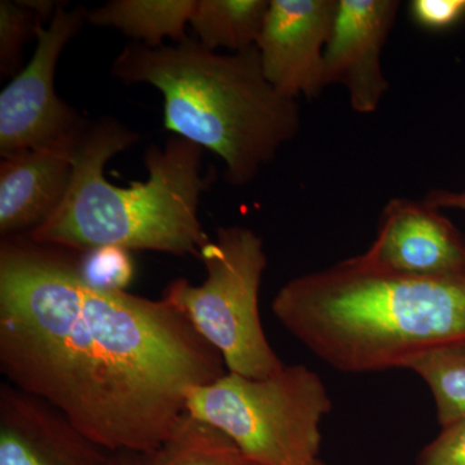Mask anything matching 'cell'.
<instances>
[{
  "instance_id": "13",
  "label": "cell",
  "mask_w": 465,
  "mask_h": 465,
  "mask_svg": "<svg viewBox=\"0 0 465 465\" xmlns=\"http://www.w3.org/2000/svg\"><path fill=\"white\" fill-rule=\"evenodd\" d=\"M197 0H110L88 11L92 25L113 27L134 42L157 48L164 39L182 42Z\"/></svg>"
},
{
  "instance_id": "5",
  "label": "cell",
  "mask_w": 465,
  "mask_h": 465,
  "mask_svg": "<svg viewBox=\"0 0 465 465\" xmlns=\"http://www.w3.org/2000/svg\"><path fill=\"white\" fill-rule=\"evenodd\" d=\"M331 409L322 379L305 365L264 379L226 372L185 394L186 411L223 430L256 465L316 460L321 424Z\"/></svg>"
},
{
  "instance_id": "15",
  "label": "cell",
  "mask_w": 465,
  "mask_h": 465,
  "mask_svg": "<svg viewBox=\"0 0 465 465\" xmlns=\"http://www.w3.org/2000/svg\"><path fill=\"white\" fill-rule=\"evenodd\" d=\"M268 8L269 0H197L189 25L208 50L241 54L256 48Z\"/></svg>"
},
{
  "instance_id": "8",
  "label": "cell",
  "mask_w": 465,
  "mask_h": 465,
  "mask_svg": "<svg viewBox=\"0 0 465 465\" xmlns=\"http://www.w3.org/2000/svg\"><path fill=\"white\" fill-rule=\"evenodd\" d=\"M339 0H269L256 50L266 81L290 99H316L326 88L324 52Z\"/></svg>"
},
{
  "instance_id": "12",
  "label": "cell",
  "mask_w": 465,
  "mask_h": 465,
  "mask_svg": "<svg viewBox=\"0 0 465 465\" xmlns=\"http://www.w3.org/2000/svg\"><path fill=\"white\" fill-rule=\"evenodd\" d=\"M82 134L54 145L2 158L0 234L3 238L29 234L56 213L72 182L75 149Z\"/></svg>"
},
{
  "instance_id": "9",
  "label": "cell",
  "mask_w": 465,
  "mask_h": 465,
  "mask_svg": "<svg viewBox=\"0 0 465 465\" xmlns=\"http://www.w3.org/2000/svg\"><path fill=\"white\" fill-rule=\"evenodd\" d=\"M400 7L399 0H339L324 52V84L344 87L358 114L375 113L390 91L381 57Z\"/></svg>"
},
{
  "instance_id": "20",
  "label": "cell",
  "mask_w": 465,
  "mask_h": 465,
  "mask_svg": "<svg viewBox=\"0 0 465 465\" xmlns=\"http://www.w3.org/2000/svg\"><path fill=\"white\" fill-rule=\"evenodd\" d=\"M415 465H465V420L440 428L419 451Z\"/></svg>"
},
{
  "instance_id": "11",
  "label": "cell",
  "mask_w": 465,
  "mask_h": 465,
  "mask_svg": "<svg viewBox=\"0 0 465 465\" xmlns=\"http://www.w3.org/2000/svg\"><path fill=\"white\" fill-rule=\"evenodd\" d=\"M110 454L50 403L0 385V465H108Z\"/></svg>"
},
{
  "instance_id": "17",
  "label": "cell",
  "mask_w": 465,
  "mask_h": 465,
  "mask_svg": "<svg viewBox=\"0 0 465 465\" xmlns=\"http://www.w3.org/2000/svg\"><path fill=\"white\" fill-rule=\"evenodd\" d=\"M41 24H47L27 0L0 2V75H17L23 70V48L36 39Z\"/></svg>"
},
{
  "instance_id": "16",
  "label": "cell",
  "mask_w": 465,
  "mask_h": 465,
  "mask_svg": "<svg viewBox=\"0 0 465 465\" xmlns=\"http://www.w3.org/2000/svg\"><path fill=\"white\" fill-rule=\"evenodd\" d=\"M407 370L432 393L440 428L465 420V342L430 351Z\"/></svg>"
},
{
  "instance_id": "2",
  "label": "cell",
  "mask_w": 465,
  "mask_h": 465,
  "mask_svg": "<svg viewBox=\"0 0 465 465\" xmlns=\"http://www.w3.org/2000/svg\"><path fill=\"white\" fill-rule=\"evenodd\" d=\"M272 312L333 370H407L430 351L465 342V268L393 274L351 256L283 284Z\"/></svg>"
},
{
  "instance_id": "10",
  "label": "cell",
  "mask_w": 465,
  "mask_h": 465,
  "mask_svg": "<svg viewBox=\"0 0 465 465\" xmlns=\"http://www.w3.org/2000/svg\"><path fill=\"white\" fill-rule=\"evenodd\" d=\"M356 256L385 273H448L465 268V235L424 200L393 198L381 210L371 246Z\"/></svg>"
},
{
  "instance_id": "21",
  "label": "cell",
  "mask_w": 465,
  "mask_h": 465,
  "mask_svg": "<svg viewBox=\"0 0 465 465\" xmlns=\"http://www.w3.org/2000/svg\"><path fill=\"white\" fill-rule=\"evenodd\" d=\"M428 204L439 210H458L465 213V188L461 191L432 189L423 198Z\"/></svg>"
},
{
  "instance_id": "14",
  "label": "cell",
  "mask_w": 465,
  "mask_h": 465,
  "mask_svg": "<svg viewBox=\"0 0 465 465\" xmlns=\"http://www.w3.org/2000/svg\"><path fill=\"white\" fill-rule=\"evenodd\" d=\"M140 465H256L219 428L183 412L158 448L139 455Z\"/></svg>"
},
{
  "instance_id": "18",
  "label": "cell",
  "mask_w": 465,
  "mask_h": 465,
  "mask_svg": "<svg viewBox=\"0 0 465 465\" xmlns=\"http://www.w3.org/2000/svg\"><path fill=\"white\" fill-rule=\"evenodd\" d=\"M76 262L84 282L96 289L125 291L133 282V255L122 247L103 246L78 252Z\"/></svg>"
},
{
  "instance_id": "7",
  "label": "cell",
  "mask_w": 465,
  "mask_h": 465,
  "mask_svg": "<svg viewBox=\"0 0 465 465\" xmlns=\"http://www.w3.org/2000/svg\"><path fill=\"white\" fill-rule=\"evenodd\" d=\"M88 17L84 5H58L36 33V47L25 67L0 94V154L45 148L82 134L88 119L61 99L54 87L57 64Z\"/></svg>"
},
{
  "instance_id": "6",
  "label": "cell",
  "mask_w": 465,
  "mask_h": 465,
  "mask_svg": "<svg viewBox=\"0 0 465 465\" xmlns=\"http://www.w3.org/2000/svg\"><path fill=\"white\" fill-rule=\"evenodd\" d=\"M201 260L207 271L204 282L177 278L162 299L222 354L228 372L251 379L280 372L286 365L268 341L259 312L268 265L264 242L246 226H224L202 251Z\"/></svg>"
},
{
  "instance_id": "4",
  "label": "cell",
  "mask_w": 465,
  "mask_h": 465,
  "mask_svg": "<svg viewBox=\"0 0 465 465\" xmlns=\"http://www.w3.org/2000/svg\"><path fill=\"white\" fill-rule=\"evenodd\" d=\"M112 75L161 92L164 128L215 153L234 186L252 182L302 125L299 101L266 81L256 48L219 54L189 36L157 48L131 42Z\"/></svg>"
},
{
  "instance_id": "3",
  "label": "cell",
  "mask_w": 465,
  "mask_h": 465,
  "mask_svg": "<svg viewBox=\"0 0 465 465\" xmlns=\"http://www.w3.org/2000/svg\"><path fill=\"white\" fill-rule=\"evenodd\" d=\"M139 142L112 116L90 121L76 145L72 182L63 203L25 237L84 252L103 246L201 259L211 242L198 211L213 174H202L203 149L182 137L145 153L148 177L127 188L106 180V163Z\"/></svg>"
},
{
  "instance_id": "23",
  "label": "cell",
  "mask_w": 465,
  "mask_h": 465,
  "mask_svg": "<svg viewBox=\"0 0 465 465\" xmlns=\"http://www.w3.org/2000/svg\"><path fill=\"white\" fill-rule=\"evenodd\" d=\"M308 465H329L324 463L323 460H321L320 458H317L316 460L312 461V463H309Z\"/></svg>"
},
{
  "instance_id": "19",
  "label": "cell",
  "mask_w": 465,
  "mask_h": 465,
  "mask_svg": "<svg viewBox=\"0 0 465 465\" xmlns=\"http://www.w3.org/2000/svg\"><path fill=\"white\" fill-rule=\"evenodd\" d=\"M409 9L412 23L427 32H449L465 20V0H412Z\"/></svg>"
},
{
  "instance_id": "22",
  "label": "cell",
  "mask_w": 465,
  "mask_h": 465,
  "mask_svg": "<svg viewBox=\"0 0 465 465\" xmlns=\"http://www.w3.org/2000/svg\"><path fill=\"white\" fill-rule=\"evenodd\" d=\"M108 465H140L139 455L134 452H113L110 454Z\"/></svg>"
},
{
  "instance_id": "1",
  "label": "cell",
  "mask_w": 465,
  "mask_h": 465,
  "mask_svg": "<svg viewBox=\"0 0 465 465\" xmlns=\"http://www.w3.org/2000/svg\"><path fill=\"white\" fill-rule=\"evenodd\" d=\"M78 252L25 235L0 243V371L109 452L158 448L188 390L228 372L166 300L84 282Z\"/></svg>"
}]
</instances>
